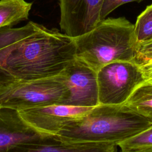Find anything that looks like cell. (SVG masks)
Masks as SVG:
<instances>
[{
    "label": "cell",
    "instance_id": "7c38bea8",
    "mask_svg": "<svg viewBox=\"0 0 152 152\" xmlns=\"http://www.w3.org/2000/svg\"><path fill=\"white\" fill-rule=\"evenodd\" d=\"M124 104L134 112L152 119V80L138 86Z\"/></svg>",
    "mask_w": 152,
    "mask_h": 152
},
{
    "label": "cell",
    "instance_id": "52a82bcc",
    "mask_svg": "<svg viewBox=\"0 0 152 152\" xmlns=\"http://www.w3.org/2000/svg\"><path fill=\"white\" fill-rule=\"evenodd\" d=\"M93 107L53 104L18 111L34 129L45 135L56 136L66 125L81 118Z\"/></svg>",
    "mask_w": 152,
    "mask_h": 152
},
{
    "label": "cell",
    "instance_id": "8fae6325",
    "mask_svg": "<svg viewBox=\"0 0 152 152\" xmlns=\"http://www.w3.org/2000/svg\"><path fill=\"white\" fill-rule=\"evenodd\" d=\"M31 6L26 0H0V27L27 20Z\"/></svg>",
    "mask_w": 152,
    "mask_h": 152
},
{
    "label": "cell",
    "instance_id": "277c9868",
    "mask_svg": "<svg viewBox=\"0 0 152 152\" xmlns=\"http://www.w3.org/2000/svg\"><path fill=\"white\" fill-rule=\"evenodd\" d=\"M68 97V88L56 77L0 86V107L17 110L64 104Z\"/></svg>",
    "mask_w": 152,
    "mask_h": 152
},
{
    "label": "cell",
    "instance_id": "ba28073f",
    "mask_svg": "<svg viewBox=\"0 0 152 152\" xmlns=\"http://www.w3.org/2000/svg\"><path fill=\"white\" fill-rule=\"evenodd\" d=\"M62 31L75 38L93 30L101 21L103 0H59Z\"/></svg>",
    "mask_w": 152,
    "mask_h": 152
},
{
    "label": "cell",
    "instance_id": "d6986e66",
    "mask_svg": "<svg viewBox=\"0 0 152 152\" xmlns=\"http://www.w3.org/2000/svg\"><path fill=\"white\" fill-rule=\"evenodd\" d=\"M125 152H152V147L145 148H142V149H140V150H131V151H125Z\"/></svg>",
    "mask_w": 152,
    "mask_h": 152
},
{
    "label": "cell",
    "instance_id": "e0dca14e",
    "mask_svg": "<svg viewBox=\"0 0 152 152\" xmlns=\"http://www.w3.org/2000/svg\"><path fill=\"white\" fill-rule=\"evenodd\" d=\"M142 1L143 0H103L100 12V20L105 19L112 11L123 4L131 2H140Z\"/></svg>",
    "mask_w": 152,
    "mask_h": 152
},
{
    "label": "cell",
    "instance_id": "ac0fdd59",
    "mask_svg": "<svg viewBox=\"0 0 152 152\" xmlns=\"http://www.w3.org/2000/svg\"><path fill=\"white\" fill-rule=\"evenodd\" d=\"M138 65L146 80H152V59Z\"/></svg>",
    "mask_w": 152,
    "mask_h": 152
},
{
    "label": "cell",
    "instance_id": "5bb4252c",
    "mask_svg": "<svg viewBox=\"0 0 152 152\" xmlns=\"http://www.w3.org/2000/svg\"><path fill=\"white\" fill-rule=\"evenodd\" d=\"M134 33L137 45L152 40V4L147 6L137 17Z\"/></svg>",
    "mask_w": 152,
    "mask_h": 152
},
{
    "label": "cell",
    "instance_id": "9c48e42d",
    "mask_svg": "<svg viewBox=\"0 0 152 152\" xmlns=\"http://www.w3.org/2000/svg\"><path fill=\"white\" fill-rule=\"evenodd\" d=\"M49 136L30 126L23 119L18 110L0 107V152Z\"/></svg>",
    "mask_w": 152,
    "mask_h": 152
},
{
    "label": "cell",
    "instance_id": "7a4b0ae2",
    "mask_svg": "<svg viewBox=\"0 0 152 152\" xmlns=\"http://www.w3.org/2000/svg\"><path fill=\"white\" fill-rule=\"evenodd\" d=\"M151 126V118L124 104H99L66 125L56 137L66 142H110L118 145Z\"/></svg>",
    "mask_w": 152,
    "mask_h": 152
},
{
    "label": "cell",
    "instance_id": "6da1fadb",
    "mask_svg": "<svg viewBox=\"0 0 152 152\" xmlns=\"http://www.w3.org/2000/svg\"><path fill=\"white\" fill-rule=\"evenodd\" d=\"M73 38L43 30L0 50V86L55 77L75 59Z\"/></svg>",
    "mask_w": 152,
    "mask_h": 152
},
{
    "label": "cell",
    "instance_id": "9a60e30c",
    "mask_svg": "<svg viewBox=\"0 0 152 152\" xmlns=\"http://www.w3.org/2000/svg\"><path fill=\"white\" fill-rule=\"evenodd\" d=\"M122 152L152 147V126L147 130L118 144Z\"/></svg>",
    "mask_w": 152,
    "mask_h": 152
},
{
    "label": "cell",
    "instance_id": "5b68a950",
    "mask_svg": "<svg viewBox=\"0 0 152 152\" xmlns=\"http://www.w3.org/2000/svg\"><path fill=\"white\" fill-rule=\"evenodd\" d=\"M99 104H124L133 91L147 81L134 61L108 64L97 72Z\"/></svg>",
    "mask_w": 152,
    "mask_h": 152
},
{
    "label": "cell",
    "instance_id": "30bf717a",
    "mask_svg": "<svg viewBox=\"0 0 152 152\" xmlns=\"http://www.w3.org/2000/svg\"><path fill=\"white\" fill-rule=\"evenodd\" d=\"M117 146L110 142H66L49 136L19 144L4 152H117Z\"/></svg>",
    "mask_w": 152,
    "mask_h": 152
},
{
    "label": "cell",
    "instance_id": "8992f818",
    "mask_svg": "<svg viewBox=\"0 0 152 152\" xmlns=\"http://www.w3.org/2000/svg\"><path fill=\"white\" fill-rule=\"evenodd\" d=\"M68 88L65 105L94 107L99 104L97 72L75 58L58 76Z\"/></svg>",
    "mask_w": 152,
    "mask_h": 152
},
{
    "label": "cell",
    "instance_id": "3957f363",
    "mask_svg": "<svg viewBox=\"0 0 152 152\" xmlns=\"http://www.w3.org/2000/svg\"><path fill=\"white\" fill-rule=\"evenodd\" d=\"M76 58L97 72L115 61H135L134 25L125 17L101 20L90 31L73 38Z\"/></svg>",
    "mask_w": 152,
    "mask_h": 152
},
{
    "label": "cell",
    "instance_id": "4fadbf2b",
    "mask_svg": "<svg viewBox=\"0 0 152 152\" xmlns=\"http://www.w3.org/2000/svg\"><path fill=\"white\" fill-rule=\"evenodd\" d=\"M45 27L33 21H30L26 25L18 28H12L11 26L0 27V50L16 43Z\"/></svg>",
    "mask_w": 152,
    "mask_h": 152
},
{
    "label": "cell",
    "instance_id": "2e32d148",
    "mask_svg": "<svg viewBox=\"0 0 152 152\" xmlns=\"http://www.w3.org/2000/svg\"><path fill=\"white\" fill-rule=\"evenodd\" d=\"M152 59V40L137 45L135 61L140 64Z\"/></svg>",
    "mask_w": 152,
    "mask_h": 152
}]
</instances>
